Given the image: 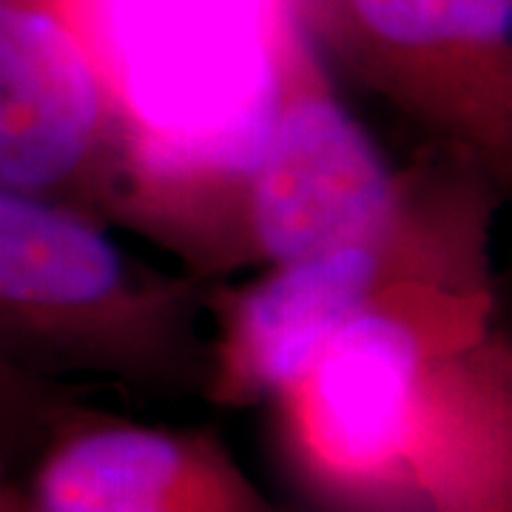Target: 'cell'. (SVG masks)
I'll list each match as a JSON object with an SVG mask.
<instances>
[{"instance_id": "cell-1", "label": "cell", "mask_w": 512, "mask_h": 512, "mask_svg": "<svg viewBox=\"0 0 512 512\" xmlns=\"http://www.w3.org/2000/svg\"><path fill=\"white\" fill-rule=\"evenodd\" d=\"M265 407L302 512H512V350L490 288L387 285Z\"/></svg>"}, {"instance_id": "cell-9", "label": "cell", "mask_w": 512, "mask_h": 512, "mask_svg": "<svg viewBox=\"0 0 512 512\" xmlns=\"http://www.w3.org/2000/svg\"><path fill=\"white\" fill-rule=\"evenodd\" d=\"M0 512H35L26 487L3 470H0Z\"/></svg>"}, {"instance_id": "cell-5", "label": "cell", "mask_w": 512, "mask_h": 512, "mask_svg": "<svg viewBox=\"0 0 512 512\" xmlns=\"http://www.w3.org/2000/svg\"><path fill=\"white\" fill-rule=\"evenodd\" d=\"M285 3L322 63L510 185L512 0Z\"/></svg>"}, {"instance_id": "cell-8", "label": "cell", "mask_w": 512, "mask_h": 512, "mask_svg": "<svg viewBox=\"0 0 512 512\" xmlns=\"http://www.w3.org/2000/svg\"><path fill=\"white\" fill-rule=\"evenodd\" d=\"M74 407L72 384L29 376L0 362V470L26 473Z\"/></svg>"}, {"instance_id": "cell-4", "label": "cell", "mask_w": 512, "mask_h": 512, "mask_svg": "<svg viewBox=\"0 0 512 512\" xmlns=\"http://www.w3.org/2000/svg\"><path fill=\"white\" fill-rule=\"evenodd\" d=\"M490 180L441 171L419 217L384 242L345 245L268 265L242 285L205 282L211 376L205 402L265 404L296 382L350 319L402 279L490 288L484 271Z\"/></svg>"}, {"instance_id": "cell-6", "label": "cell", "mask_w": 512, "mask_h": 512, "mask_svg": "<svg viewBox=\"0 0 512 512\" xmlns=\"http://www.w3.org/2000/svg\"><path fill=\"white\" fill-rule=\"evenodd\" d=\"M128 128L77 20L0 0V185L114 222Z\"/></svg>"}, {"instance_id": "cell-2", "label": "cell", "mask_w": 512, "mask_h": 512, "mask_svg": "<svg viewBox=\"0 0 512 512\" xmlns=\"http://www.w3.org/2000/svg\"><path fill=\"white\" fill-rule=\"evenodd\" d=\"M276 97L254 154L220 174L131 185L117 222L160 242L200 282L384 242L419 217L441 168L399 174L336 97L325 63L279 3Z\"/></svg>"}, {"instance_id": "cell-10", "label": "cell", "mask_w": 512, "mask_h": 512, "mask_svg": "<svg viewBox=\"0 0 512 512\" xmlns=\"http://www.w3.org/2000/svg\"><path fill=\"white\" fill-rule=\"evenodd\" d=\"M26 3H40V6L57 9V12H63V15L77 20V0H26Z\"/></svg>"}, {"instance_id": "cell-3", "label": "cell", "mask_w": 512, "mask_h": 512, "mask_svg": "<svg viewBox=\"0 0 512 512\" xmlns=\"http://www.w3.org/2000/svg\"><path fill=\"white\" fill-rule=\"evenodd\" d=\"M0 362L52 382L92 376L202 399L205 282L128 254L80 208L0 185Z\"/></svg>"}, {"instance_id": "cell-7", "label": "cell", "mask_w": 512, "mask_h": 512, "mask_svg": "<svg viewBox=\"0 0 512 512\" xmlns=\"http://www.w3.org/2000/svg\"><path fill=\"white\" fill-rule=\"evenodd\" d=\"M35 512H302L262 493L211 427H154L89 407L23 481Z\"/></svg>"}]
</instances>
